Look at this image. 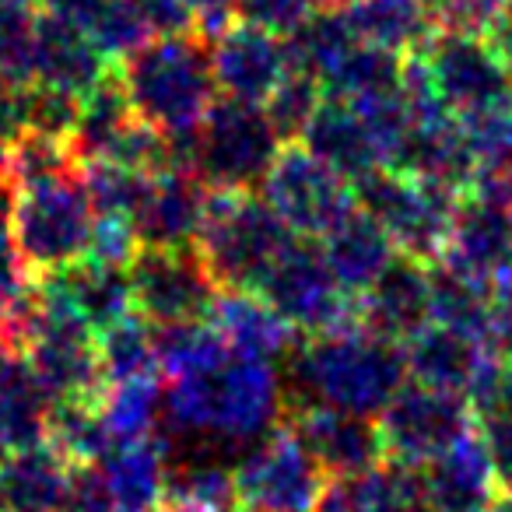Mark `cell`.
<instances>
[{"mask_svg": "<svg viewBox=\"0 0 512 512\" xmlns=\"http://www.w3.org/2000/svg\"><path fill=\"white\" fill-rule=\"evenodd\" d=\"M239 512H256V509H246V505H242V509Z\"/></svg>", "mask_w": 512, "mask_h": 512, "instance_id": "11a10c76", "label": "cell"}, {"mask_svg": "<svg viewBox=\"0 0 512 512\" xmlns=\"http://www.w3.org/2000/svg\"><path fill=\"white\" fill-rule=\"evenodd\" d=\"M256 295L285 320L295 337L358 327V299L337 281L316 239L295 235L264 274Z\"/></svg>", "mask_w": 512, "mask_h": 512, "instance_id": "52a82bcc", "label": "cell"}, {"mask_svg": "<svg viewBox=\"0 0 512 512\" xmlns=\"http://www.w3.org/2000/svg\"><path fill=\"white\" fill-rule=\"evenodd\" d=\"M109 60L99 46L88 39L85 29L39 11L36 39H32V81L29 85H50L71 95H88L106 78Z\"/></svg>", "mask_w": 512, "mask_h": 512, "instance_id": "ac0fdd59", "label": "cell"}, {"mask_svg": "<svg viewBox=\"0 0 512 512\" xmlns=\"http://www.w3.org/2000/svg\"><path fill=\"white\" fill-rule=\"evenodd\" d=\"M113 0H39V8L53 18H64V22L78 25V29H92L95 18L109 8Z\"/></svg>", "mask_w": 512, "mask_h": 512, "instance_id": "c3c4849f", "label": "cell"}, {"mask_svg": "<svg viewBox=\"0 0 512 512\" xmlns=\"http://www.w3.org/2000/svg\"><path fill=\"white\" fill-rule=\"evenodd\" d=\"M0 512H8V505H4V498H0Z\"/></svg>", "mask_w": 512, "mask_h": 512, "instance_id": "f5cc1de1", "label": "cell"}, {"mask_svg": "<svg viewBox=\"0 0 512 512\" xmlns=\"http://www.w3.org/2000/svg\"><path fill=\"white\" fill-rule=\"evenodd\" d=\"M127 271L134 285V309L155 327L207 320L221 292L197 246H141Z\"/></svg>", "mask_w": 512, "mask_h": 512, "instance_id": "8fae6325", "label": "cell"}, {"mask_svg": "<svg viewBox=\"0 0 512 512\" xmlns=\"http://www.w3.org/2000/svg\"><path fill=\"white\" fill-rule=\"evenodd\" d=\"M418 53L446 113H463L474 120L491 113V106L502 95V74H498L495 57L474 36L449 29L428 39L425 50Z\"/></svg>", "mask_w": 512, "mask_h": 512, "instance_id": "4fadbf2b", "label": "cell"}, {"mask_svg": "<svg viewBox=\"0 0 512 512\" xmlns=\"http://www.w3.org/2000/svg\"><path fill=\"white\" fill-rule=\"evenodd\" d=\"M99 407L116 446L151 439L162 428V411H165L162 379H134V383L106 386L99 393Z\"/></svg>", "mask_w": 512, "mask_h": 512, "instance_id": "e575fe53", "label": "cell"}, {"mask_svg": "<svg viewBox=\"0 0 512 512\" xmlns=\"http://www.w3.org/2000/svg\"><path fill=\"white\" fill-rule=\"evenodd\" d=\"M8 228L36 278L85 260L95 232V211L81 172L74 169L43 183L18 186Z\"/></svg>", "mask_w": 512, "mask_h": 512, "instance_id": "8992f818", "label": "cell"}, {"mask_svg": "<svg viewBox=\"0 0 512 512\" xmlns=\"http://www.w3.org/2000/svg\"><path fill=\"white\" fill-rule=\"evenodd\" d=\"M50 278L57 281L60 292L71 299V306L85 316L95 334L120 323L123 316L137 313L134 285H130V271L123 264H106V260L85 256L64 271H53Z\"/></svg>", "mask_w": 512, "mask_h": 512, "instance_id": "484cf974", "label": "cell"}, {"mask_svg": "<svg viewBox=\"0 0 512 512\" xmlns=\"http://www.w3.org/2000/svg\"><path fill=\"white\" fill-rule=\"evenodd\" d=\"M309 512H369L365 495H362V484H358V474L355 477H327L320 498H316V505Z\"/></svg>", "mask_w": 512, "mask_h": 512, "instance_id": "7dc6e473", "label": "cell"}, {"mask_svg": "<svg viewBox=\"0 0 512 512\" xmlns=\"http://www.w3.org/2000/svg\"><path fill=\"white\" fill-rule=\"evenodd\" d=\"M99 463L116 512H158L165 505L169 446H165L162 432L151 439L113 446Z\"/></svg>", "mask_w": 512, "mask_h": 512, "instance_id": "cb8c5ba5", "label": "cell"}, {"mask_svg": "<svg viewBox=\"0 0 512 512\" xmlns=\"http://www.w3.org/2000/svg\"><path fill=\"white\" fill-rule=\"evenodd\" d=\"M320 249H323V256H327L330 271L337 274V281H341L355 299L379 278V271L390 264L393 256H397L393 239L383 232V225H379L376 218H369V214L362 211V207L344 214V218L320 239Z\"/></svg>", "mask_w": 512, "mask_h": 512, "instance_id": "603a6c76", "label": "cell"}, {"mask_svg": "<svg viewBox=\"0 0 512 512\" xmlns=\"http://www.w3.org/2000/svg\"><path fill=\"white\" fill-rule=\"evenodd\" d=\"M313 11H320V0H235V22L264 29L271 36H292Z\"/></svg>", "mask_w": 512, "mask_h": 512, "instance_id": "b9f144b4", "label": "cell"}, {"mask_svg": "<svg viewBox=\"0 0 512 512\" xmlns=\"http://www.w3.org/2000/svg\"><path fill=\"white\" fill-rule=\"evenodd\" d=\"M260 197L281 214L292 235L320 242L348 211H355V186L330 165L309 155L299 141L285 144L260 183Z\"/></svg>", "mask_w": 512, "mask_h": 512, "instance_id": "30bf717a", "label": "cell"}, {"mask_svg": "<svg viewBox=\"0 0 512 512\" xmlns=\"http://www.w3.org/2000/svg\"><path fill=\"white\" fill-rule=\"evenodd\" d=\"M57 400L36 376L29 355L0 341V446L15 449L50 439V421Z\"/></svg>", "mask_w": 512, "mask_h": 512, "instance_id": "ffe728a7", "label": "cell"}, {"mask_svg": "<svg viewBox=\"0 0 512 512\" xmlns=\"http://www.w3.org/2000/svg\"><path fill=\"white\" fill-rule=\"evenodd\" d=\"M71 460L50 439L0 460V498L8 512H57Z\"/></svg>", "mask_w": 512, "mask_h": 512, "instance_id": "d4e9b609", "label": "cell"}, {"mask_svg": "<svg viewBox=\"0 0 512 512\" xmlns=\"http://www.w3.org/2000/svg\"><path fill=\"white\" fill-rule=\"evenodd\" d=\"M32 278L36 274L29 271L25 256L18 253L15 239H11V228L0 225V323L25 306V299L32 295V285H36Z\"/></svg>", "mask_w": 512, "mask_h": 512, "instance_id": "ee69618b", "label": "cell"}, {"mask_svg": "<svg viewBox=\"0 0 512 512\" xmlns=\"http://www.w3.org/2000/svg\"><path fill=\"white\" fill-rule=\"evenodd\" d=\"M221 337V334H218ZM285 421V383L278 362L242 355L218 341L200 362L165 379V439L249 446Z\"/></svg>", "mask_w": 512, "mask_h": 512, "instance_id": "6da1fadb", "label": "cell"}, {"mask_svg": "<svg viewBox=\"0 0 512 512\" xmlns=\"http://www.w3.org/2000/svg\"><path fill=\"white\" fill-rule=\"evenodd\" d=\"M158 512H190V509H176V505H162Z\"/></svg>", "mask_w": 512, "mask_h": 512, "instance_id": "816d5d0a", "label": "cell"}, {"mask_svg": "<svg viewBox=\"0 0 512 512\" xmlns=\"http://www.w3.org/2000/svg\"><path fill=\"white\" fill-rule=\"evenodd\" d=\"M78 169L71 144L64 137H46L36 130H25L15 144H8V179L18 186L43 183V179L64 176V172Z\"/></svg>", "mask_w": 512, "mask_h": 512, "instance_id": "f35d334b", "label": "cell"}, {"mask_svg": "<svg viewBox=\"0 0 512 512\" xmlns=\"http://www.w3.org/2000/svg\"><path fill=\"white\" fill-rule=\"evenodd\" d=\"M116 78L127 92L134 113L162 134H186L218 99L211 39L200 32L155 36L123 60Z\"/></svg>", "mask_w": 512, "mask_h": 512, "instance_id": "3957f363", "label": "cell"}, {"mask_svg": "<svg viewBox=\"0 0 512 512\" xmlns=\"http://www.w3.org/2000/svg\"><path fill=\"white\" fill-rule=\"evenodd\" d=\"M425 495L435 512H474L488 491V463L477 442L463 435L460 442L425 463Z\"/></svg>", "mask_w": 512, "mask_h": 512, "instance_id": "4dcf8cb0", "label": "cell"}, {"mask_svg": "<svg viewBox=\"0 0 512 512\" xmlns=\"http://www.w3.org/2000/svg\"><path fill=\"white\" fill-rule=\"evenodd\" d=\"M235 481L246 509L256 512H309L320 498L327 474L313 460L288 421L242 446L235 456Z\"/></svg>", "mask_w": 512, "mask_h": 512, "instance_id": "9c48e42d", "label": "cell"}, {"mask_svg": "<svg viewBox=\"0 0 512 512\" xmlns=\"http://www.w3.org/2000/svg\"><path fill=\"white\" fill-rule=\"evenodd\" d=\"M50 442L71 463H99L116 446L106 418H102L99 397L57 400L50 421Z\"/></svg>", "mask_w": 512, "mask_h": 512, "instance_id": "8d00e7d4", "label": "cell"}, {"mask_svg": "<svg viewBox=\"0 0 512 512\" xmlns=\"http://www.w3.org/2000/svg\"><path fill=\"white\" fill-rule=\"evenodd\" d=\"M165 505L190 512H239L242 495L235 481V463H225L207 446L193 453L169 456L165 470Z\"/></svg>", "mask_w": 512, "mask_h": 512, "instance_id": "4316f807", "label": "cell"}, {"mask_svg": "<svg viewBox=\"0 0 512 512\" xmlns=\"http://www.w3.org/2000/svg\"><path fill=\"white\" fill-rule=\"evenodd\" d=\"M400 64H404V57L386 53V50H379V46H369L358 39V43L330 67L327 78L320 81L323 95H327V99L351 102V106L369 102V99H376V95H386V92H393V88H400Z\"/></svg>", "mask_w": 512, "mask_h": 512, "instance_id": "d6a6232c", "label": "cell"}, {"mask_svg": "<svg viewBox=\"0 0 512 512\" xmlns=\"http://www.w3.org/2000/svg\"><path fill=\"white\" fill-rule=\"evenodd\" d=\"M355 0H320V8H337V11H344V8H351Z\"/></svg>", "mask_w": 512, "mask_h": 512, "instance_id": "f907efd6", "label": "cell"}, {"mask_svg": "<svg viewBox=\"0 0 512 512\" xmlns=\"http://www.w3.org/2000/svg\"><path fill=\"white\" fill-rule=\"evenodd\" d=\"M299 144L316 155L323 165L344 176L348 183H358L362 176H369L372 169L386 165L383 158V148H379L376 134L372 127L365 123V116L358 113L351 102H341V99H327L316 106L313 120L306 123L302 130Z\"/></svg>", "mask_w": 512, "mask_h": 512, "instance_id": "d6986e66", "label": "cell"}, {"mask_svg": "<svg viewBox=\"0 0 512 512\" xmlns=\"http://www.w3.org/2000/svg\"><path fill=\"white\" fill-rule=\"evenodd\" d=\"M183 4L193 11V18H197V32L207 39H214L225 25L235 22V15H232L235 0H183Z\"/></svg>", "mask_w": 512, "mask_h": 512, "instance_id": "681fc988", "label": "cell"}, {"mask_svg": "<svg viewBox=\"0 0 512 512\" xmlns=\"http://www.w3.org/2000/svg\"><path fill=\"white\" fill-rule=\"evenodd\" d=\"M292 239V228L256 190H211L197 249L218 288L256 292Z\"/></svg>", "mask_w": 512, "mask_h": 512, "instance_id": "5b68a950", "label": "cell"}, {"mask_svg": "<svg viewBox=\"0 0 512 512\" xmlns=\"http://www.w3.org/2000/svg\"><path fill=\"white\" fill-rule=\"evenodd\" d=\"M351 186H355V204L383 225L397 253L414 256L421 264L442 253L456 214L453 190L414 179L390 165H379Z\"/></svg>", "mask_w": 512, "mask_h": 512, "instance_id": "ba28073f", "label": "cell"}, {"mask_svg": "<svg viewBox=\"0 0 512 512\" xmlns=\"http://www.w3.org/2000/svg\"><path fill=\"white\" fill-rule=\"evenodd\" d=\"M78 172H81V183H85L88 200H92V211L99 218L134 221L144 183H148L144 172H134L116 162H81Z\"/></svg>", "mask_w": 512, "mask_h": 512, "instance_id": "74e56055", "label": "cell"}, {"mask_svg": "<svg viewBox=\"0 0 512 512\" xmlns=\"http://www.w3.org/2000/svg\"><path fill=\"white\" fill-rule=\"evenodd\" d=\"M211 190L186 169H165L148 176L141 204L134 211V232L141 246L176 249L197 246Z\"/></svg>", "mask_w": 512, "mask_h": 512, "instance_id": "e0dca14e", "label": "cell"}, {"mask_svg": "<svg viewBox=\"0 0 512 512\" xmlns=\"http://www.w3.org/2000/svg\"><path fill=\"white\" fill-rule=\"evenodd\" d=\"M36 8H0V78L32 81V39H36Z\"/></svg>", "mask_w": 512, "mask_h": 512, "instance_id": "60d3db41", "label": "cell"}, {"mask_svg": "<svg viewBox=\"0 0 512 512\" xmlns=\"http://www.w3.org/2000/svg\"><path fill=\"white\" fill-rule=\"evenodd\" d=\"M285 421L327 477H355L386 460L379 421L369 414L337 411V407H299V411H288Z\"/></svg>", "mask_w": 512, "mask_h": 512, "instance_id": "5bb4252c", "label": "cell"}, {"mask_svg": "<svg viewBox=\"0 0 512 512\" xmlns=\"http://www.w3.org/2000/svg\"><path fill=\"white\" fill-rule=\"evenodd\" d=\"M432 323V285L428 267L414 256L397 253L379 278L358 295V327L386 341L407 344Z\"/></svg>", "mask_w": 512, "mask_h": 512, "instance_id": "9a60e30c", "label": "cell"}, {"mask_svg": "<svg viewBox=\"0 0 512 512\" xmlns=\"http://www.w3.org/2000/svg\"><path fill=\"white\" fill-rule=\"evenodd\" d=\"M386 165L414 179L453 190L470 172V148L467 137H460V130L453 127L446 109H435V113L414 116V123L404 130Z\"/></svg>", "mask_w": 512, "mask_h": 512, "instance_id": "44dd1931", "label": "cell"}, {"mask_svg": "<svg viewBox=\"0 0 512 512\" xmlns=\"http://www.w3.org/2000/svg\"><path fill=\"white\" fill-rule=\"evenodd\" d=\"M376 421L383 432L386 460L407 463V467H425L467 435V407L460 393L418 383L411 376L393 393Z\"/></svg>", "mask_w": 512, "mask_h": 512, "instance_id": "7c38bea8", "label": "cell"}, {"mask_svg": "<svg viewBox=\"0 0 512 512\" xmlns=\"http://www.w3.org/2000/svg\"><path fill=\"white\" fill-rule=\"evenodd\" d=\"M172 169H186L207 190H260L285 141L264 106L218 95L204 120L186 134H169Z\"/></svg>", "mask_w": 512, "mask_h": 512, "instance_id": "277c9868", "label": "cell"}, {"mask_svg": "<svg viewBox=\"0 0 512 512\" xmlns=\"http://www.w3.org/2000/svg\"><path fill=\"white\" fill-rule=\"evenodd\" d=\"M207 323L218 330L221 341L232 351L264 358V362H281L292 351V344L299 341L285 327V320L256 292H225L221 288Z\"/></svg>", "mask_w": 512, "mask_h": 512, "instance_id": "7402d4cb", "label": "cell"}, {"mask_svg": "<svg viewBox=\"0 0 512 512\" xmlns=\"http://www.w3.org/2000/svg\"><path fill=\"white\" fill-rule=\"evenodd\" d=\"M211 60L218 92L228 99L256 102V106H264L288 74L285 39L242 22L225 25L211 39Z\"/></svg>", "mask_w": 512, "mask_h": 512, "instance_id": "2e32d148", "label": "cell"}, {"mask_svg": "<svg viewBox=\"0 0 512 512\" xmlns=\"http://www.w3.org/2000/svg\"><path fill=\"white\" fill-rule=\"evenodd\" d=\"M407 355V376L418 383L439 386V390L463 393L477 386L481 379V362H477V348L470 334L442 323H428L425 330L404 344Z\"/></svg>", "mask_w": 512, "mask_h": 512, "instance_id": "83f0119b", "label": "cell"}, {"mask_svg": "<svg viewBox=\"0 0 512 512\" xmlns=\"http://www.w3.org/2000/svg\"><path fill=\"white\" fill-rule=\"evenodd\" d=\"M99 365L106 386L134 383V379H162L158 358V330L141 313L123 316L120 323L99 334Z\"/></svg>", "mask_w": 512, "mask_h": 512, "instance_id": "1f68e13d", "label": "cell"}, {"mask_svg": "<svg viewBox=\"0 0 512 512\" xmlns=\"http://www.w3.org/2000/svg\"><path fill=\"white\" fill-rule=\"evenodd\" d=\"M449 264L460 267L467 274L491 271L509 249V225L502 221V214L491 211L484 204L460 207L453 214L449 225Z\"/></svg>", "mask_w": 512, "mask_h": 512, "instance_id": "d590c367", "label": "cell"}, {"mask_svg": "<svg viewBox=\"0 0 512 512\" xmlns=\"http://www.w3.org/2000/svg\"><path fill=\"white\" fill-rule=\"evenodd\" d=\"M4 456H8V449H4V446H0V460H4Z\"/></svg>", "mask_w": 512, "mask_h": 512, "instance_id": "db71d44e", "label": "cell"}, {"mask_svg": "<svg viewBox=\"0 0 512 512\" xmlns=\"http://www.w3.org/2000/svg\"><path fill=\"white\" fill-rule=\"evenodd\" d=\"M29 130V85L0 78V144L8 148Z\"/></svg>", "mask_w": 512, "mask_h": 512, "instance_id": "bcb514c9", "label": "cell"}, {"mask_svg": "<svg viewBox=\"0 0 512 512\" xmlns=\"http://www.w3.org/2000/svg\"><path fill=\"white\" fill-rule=\"evenodd\" d=\"M281 362L285 414L299 407H337L379 418L393 393L407 383L404 344L362 327L299 337Z\"/></svg>", "mask_w": 512, "mask_h": 512, "instance_id": "7a4b0ae2", "label": "cell"}, {"mask_svg": "<svg viewBox=\"0 0 512 512\" xmlns=\"http://www.w3.org/2000/svg\"><path fill=\"white\" fill-rule=\"evenodd\" d=\"M344 15L362 43L397 57L425 50L435 29L425 0H355L351 8H344Z\"/></svg>", "mask_w": 512, "mask_h": 512, "instance_id": "f546056e", "label": "cell"}, {"mask_svg": "<svg viewBox=\"0 0 512 512\" xmlns=\"http://www.w3.org/2000/svg\"><path fill=\"white\" fill-rule=\"evenodd\" d=\"M358 43V36L351 32L348 15L337 8H320L292 32L285 36L288 50V71L309 74V78L323 81L330 74V67Z\"/></svg>", "mask_w": 512, "mask_h": 512, "instance_id": "836d02e7", "label": "cell"}, {"mask_svg": "<svg viewBox=\"0 0 512 512\" xmlns=\"http://www.w3.org/2000/svg\"><path fill=\"white\" fill-rule=\"evenodd\" d=\"M323 102V85L309 74L288 71L285 81L271 92V99L264 102L267 120L274 123V130L281 134V141L292 144L302 137L306 123L313 120L316 106Z\"/></svg>", "mask_w": 512, "mask_h": 512, "instance_id": "ab89813d", "label": "cell"}, {"mask_svg": "<svg viewBox=\"0 0 512 512\" xmlns=\"http://www.w3.org/2000/svg\"><path fill=\"white\" fill-rule=\"evenodd\" d=\"M134 123H137V113L113 71V74H106L92 92L81 95V113H78V123H74L71 137H67V144H71L78 165L106 162V158H113V151L120 148V141L127 137V130L134 127Z\"/></svg>", "mask_w": 512, "mask_h": 512, "instance_id": "f1b7e54d", "label": "cell"}, {"mask_svg": "<svg viewBox=\"0 0 512 512\" xmlns=\"http://www.w3.org/2000/svg\"><path fill=\"white\" fill-rule=\"evenodd\" d=\"M81 113V95L50 85H29V130L46 137H71Z\"/></svg>", "mask_w": 512, "mask_h": 512, "instance_id": "7bdbcfd3", "label": "cell"}, {"mask_svg": "<svg viewBox=\"0 0 512 512\" xmlns=\"http://www.w3.org/2000/svg\"><path fill=\"white\" fill-rule=\"evenodd\" d=\"M57 512H116L102 463H71Z\"/></svg>", "mask_w": 512, "mask_h": 512, "instance_id": "f6af8a7d", "label": "cell"}]
</instances>
